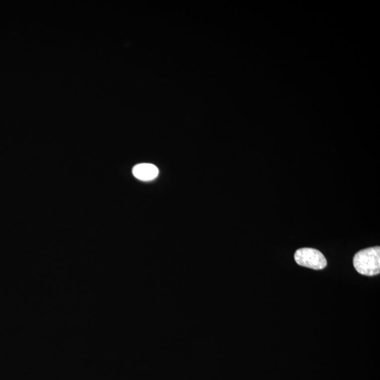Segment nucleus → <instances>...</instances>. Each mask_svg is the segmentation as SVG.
I'll list each match as a JSON object with an SVG mask.
<instances>
[{"mask_svg": "<svg viewBox=\"0 0 380 380\" xmlns=\"http://www.w3.org/2000/svg\"><path fill=\"white\" fill-rule=\"evenodd\" d=\"M355 269L360 274L374 276L380 274V247L374 246L359 251L354 257Z\"/></svg>", "mask_w": 380, "mask_h": 380, "instance_id": "1", "label": "nucleus"}, {"mask_svg": "<svg viewBox=\"0 0 380 380\" xmlns=\"http://www.w3.org/2000/svg\"><path fill=\"white\" fill-rule=\"evenodd\" d=\"M295 261L301 266L313 270L324 269L327 266V260L318 250L303 248L297 250L295 254Z\"/></svg>", "mask_w": 380, "mask_h": 380, "instance_id": "2", "label": "nucleus"}, {"mask_svg": "<svg viewBox=\"0 0 380 380\" xmlns=\"http://www.w3.org/2000/svg\"><path fill=\"white\" fill-rule=\"evenodd\" d=\"M133 175L142 181H150L158 175V169L151 163H141L135 165L133 169Z\"/></svg>", "mask_w": 380, "mask_h": 380, "instance_id": "3", "label": "nucleus"}]
</instances>
